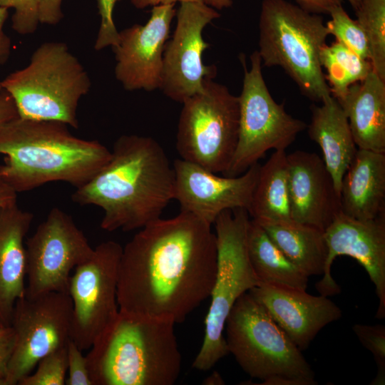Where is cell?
Wrapping results in <instances>:
<instances>
[{
  "mask_svg": "<svg viewBox=\"0 0 385 385\" xmlns=\"http://www.w3.org/2000/svg\"><path fill=\"white\" fill-rule=\"evenodd\" d=\"M217 255L211 225L190 213L148 223L123 247L119 311L183 322L210 297Z\"/></svg>",
  "mask_w": 385,
  "mask_h": 385,
  "instance_id": "cell-1",
  "label": "cell"
},
{
  "mask_svg": "<svg viewBox=\"0 0 385 385\" xmlns=\"http://www.w3.org/2000/svg\"><path fill=\"white\" fill-rule=\"evenodd\" d=\"M174 186L173 168L160 144L148 136L123 135L109 161L71 197L103 210V230L128 232L160 218L174 199Z\"/></svg>",
  "mask_w": 385,
  "mask_h": 385,
  "instance_id": "cell-2",
  "label": "cell"
},
{
  "mask_svg": "<svg viewBox=\"0 0 385 385\" xmlns=\"http://www.w3.org/2000/svg\"><path fill=\"white\" fill-rule=\"evenodd\" d=\"M0 175L16 192L62 181L79 188L109 161L110 151L98 140L72 135L59 121L19 115L0 127Z\"/></svg>",
  "mask_w": 385,
  "mask_h": 385,
  "instance_id": "cell-3",
  "label": "cell"
},
{
  "mask_svg": "<svg viewBox=\"0 0 385 385\" xmlns=\"http://www.w3.org/2000/svg\"><path fill=\"white\" fill-rule=\"evenodd\" d=\"M170 319L118 311L86 355L93 385H173L182 356Z\"/></svg>",
  "mask_w": 385,
  "mask_h": 385,
  "instance_id": "cell-4",
  "label": "cell"
},
{
  "mask_svg": "<svg viewBox=\"0 0 385 385\" xmlns=\"http://www.w3.org/2000/svg\"><path fill=\"white\" fill-rule=\"evenodd\" d=\"M329 35L320 14L286 0L262 1L257 50L262 65L281 67L315 102L331 96L319 59Z\"/></svg>",
  "mask_w": 385,
  "mask_h": 385,
  "instance_id": "cell-5",
  "label": "cell"
},
{
  "mask_svg": "<svg viewBox=\"0 0 385 385\" xmlns=\"http://www.w3.org/2000/svg\"><path fill=\"white\" fill-rule=\"evenodd\" d=\"M19 117L59 121L78 128L77 111L81 98L91 88L88 72L63 42L41 43L29 64L2 81Z\"/></svg>",
  "mask_w": 385,
  "mask_h": 385,
  "instance_id": "cell-6",
  "label": "cell"
},
{
  "mask_svg": "<svg viewBox=\"0 0 385 385\" xmlns=\"http://www.w3.org/2000/svg\"><path fill=\"white\" fill-rule=\"evenodd\" d=\"M246 209L222 212L214 222L217 270L205 320L204 339L192 367L206 371L229 354L223 335L226 319L237 299L260 284L247 248L250 220Z\"/></svg>",
  "mask_w": 385,
  "mask_h": 385,
  "instance_id": "cell-7",
  "label": "cell"
},
{
  "mask_svg": "<svg viewBox=\"0 0 385 385\" xmlns=\"http://www.w3.org/2000/svg\"><path fill=\"white\" fill-rule=\"evenodd\" d=\"M224 329L229 354L252 378L288 376L317 384L302 351L249 292L234 304Z\"/></svg>",
  "mask_w": 385,
  "mask_h": 385,
  "instance_id": "cell-8",
  "label": "cell"
},
{
  "mask_svg": "<svg viewBox=\"0 0 385 385\" xmlns=\"http://www.w3.org/2000/svg\"><path fill=\"white\" fill-rule=\"evenodd\" d=\"M182 103L176 134L181 159L223 174L237 143L238 96L207 78L202 91Z\"/></svg>",
  "mask_w": 385,
  "mask_h": 385,
  "instance_id": "cell-9",
  "label": "cell"
},
{
  "mask_svg": "<svg viewBox=\"0 0 385 385\" xmlns=\"http://www.w3.org/2000/svg\"><path fill=\"white\" fill-rule=\"evenodd\" d=\"M244 77L238 96V138L231 162L223 175L234 177L244 173L270 150L286 149L307 126L295 118L272 97L262 72L257 51L250 56L251 66H246L245 55L240 56Z\"/></svg>",
  "mask_w": 385,
  "mask_h": 385,
  "instance_id": "cell-10",
  "label": "cell"
},
{
  "mask_svg": "<svg viewBox=\"0 0 385 385\" xmlns=\"http://www.w3.org/2000/svg\"><path fill=\"white\" fill-rule=\"evenodd\" d=\"M122 250L115 241L99 244L70 277V339L82 351L91 347L118 313L117 286Z\"/></svg>",
  "mask_w": 385,
  "mask_h": 385,
  "instance_id": "cell-11",
  "label": "cell"
},
{
  "mask_svg": "<svg viewBox=\"0 0 385 385\" xmlns=\"http://www.w3.org/2000/svg\"><path fill=\"white\" fill-rule=\"evenodd\" d=\"M25 296L51 292L68 294L71 271L93 253L87 237L72 217L58 207L26 242Z\"/></svg>",
  "mask_w": 385,
  "mask_h": 385,
  "instance_id": "cell-12",
  "label": "cell"
},
{
  "mask_svg": "<svg viewBox=\"0 0 385 385\" xmlns=\"http://www.w3.org/2000/svg\"><path fill=\"white\" fill-rule=\"evenodd\" d=\"M71 312V299L65 292L24 295L16 301L10 325L15 340L7 385L19 384L43 357L67 344Z\"/></svg>",
  "mask_w": 385,
  "mask_h": 385,
  "instance_id": "cell-13",
  "label": "cell"
},
{
  "mask_svg": "<svg viewBox=\"0 0 385 385\" xmlns=\"http://www.w3.org/2000/svg\"><path fill=\"white\" fill-rule=\"evenodd\" d=\"M176 11V27L167 41L163 56L160 90L171 100L183 103L200 93L204 81L214 78L215 65L202 61V54L210 45L202 36L205 26L219 18L215 8L200 2H182Z\"/></svg>",
  "mask_w": 385,
  "mask_h": 385,
  "instance_id": "cell-14",
  "label": "cell"
},
{
  "mask_svg": "<svg viewBox=\"0 0 385 385\" xmlns=\"http://www.w3.org/2000/svg\"><path fill=\"white\" fill-rule=\"evenodd\" d=\"M327 256L321 280L316 288L326 297L340 292V287L331 274L334 259L341 255L355 259L366 270L375 287L379 300L376 314L385 317V216L371 220H359L342 212L324 231Z\"/></svg>",
  "mask_w": 385,
  "mask_h": 385,
  "instance_id": "cell-15",
  "label": "cell"
},
{
  "mask_svg": "<svg viewBox=\"0 0 385 385\" xmlns=\"http://www.w3.org/2000/svg\"><path fill=\"white\" fill-rule=\"evenodd\" d=\"M260 165L257 163L237 176H219L196 164L176 159L173 165L174 199L179 202L180 211L210 225L225 210L248 211Z\"/></svg>",
  "mask_w": 385,
  "mask_h": 385,
  "instance_id": "cell-16",
  "label": "cell"
},
{
  "mask_svg": "<svg viewBox=\"0 0 385 385\" xmlns=\"http://www.w3.org/2000/svg\"><path fill=\"white\" fill-rule=\"evenodd\" d=\"M175 4L153 6L148 22L134 24L119 31L115 53V76L125 90L160 89L163 56L171 22L176 14Z\"/></svg>",
  "mask_w": 385,
  "mask_h": 385,
  "instance_id": "cell-17",
  "label": "cell"
},
{
  "mask_svg": "<svg viewBox=\"0 0 385 385\" xmlns=\"http://www.w3.org/2000/svg\"><path fill=\"white\" fill-rule=\"evenodd\" d=\"M249 292L302 351L322 329L342 316L327 297L306 290L260 284Z\"/></svg>",
  "mask_w": 385,
  "mask_h": 385,
  "instance_id": "cell-18",
  "label": "cell"
},
{
  "mask_svg": "<svg viewBox=\"0 0 385 385\" xmlns=\"http://www.w3.org/2000/svg\"><path fill=\"white\" fill-rule=\"evenodd\" d=\"M292 220L322 231L342 212L340 195L323 159L315 153L287 154Z\"/></svg>",
  "mask_w": 385,
  "mask_h": 385,
  "instance_id": "cell-19",
  "label": "cell"
},
{
  "mask_svg": "<svg viewBox=\"0 0 385 385\" xmlns=\"http://www.w3.org/2000/svg\"><path fill=\"white\" fill-rule=\"evenodd\" d=\"M34 218L16 203L0 207V323L10 326L16 301L26 292L24 238Z\"/></svg>",
  "mask_w": 385,
  "mask_h": 385,
  "instance_id": "cell-20",
  "label": "cell"
},
{
  "mask_svg": "<svg viewBox=\"0 0 385 385\" xmlns=\"http://www.w3.org/2000/svg\"><path fill=\"white\" fill-rule=\"evenodd\" d=\"M342 212L359 220L384 215L385 153L357 149L342 181Z\"/></svg>",
  "mask_w": 385,
  "mask_h": 385,
  "instance_id": "cell-21",
  "label": "cell"
},
{
  "mask_svg": "<svg viewBox=\"0 0 385 385\" xmlns=\"http://www.w3.org/2000/svg\"><path fill=\"white\" fill-rule=\"evenodd\" d=\"M338 102L358 148L385 153V80L372 70Z\"/></svg>",
  "mask_w": 385,
  "mask_h": 385,
  "instance_id": "cell-22",
  "label": "cell"
},
{
  "mask_svg": "<svg viewBox=\"0 0 385 385\" xmlns=\"http://www.w3.org/2000/svg\"><path fill=\"white\" fill-rule=\"evenodd\" d=\"M311 121L307 126L311 140L320 147L323 161L340 195L342 178L357 150L347 116L332 95L320 106H311Z\"/></svg>",
  "mask_w": 385,
  "mask_h": 385,
  "instance_id": "cell-23",
  "label": "cell"
},
{
  "mask_svg": "<svg viewBox=\"0 0 385 385\" xmlns=\"http://www.w3.org/2000/svg\"><path fill=\"white\" fill-rule=\"evenodd\" d=\"M255 221L284 255L309 277L322 275L327 256L324 231L292 220Z\"/></svg>",
  "mask_w": 385,
  "mask_h": 385,
  "instance_id": "cell-24",
  "label": "cell"
},
{
  "mask_svg": "<svg viewBox=\"0 0 385 385\" xmlns=\"http://www.w3.org/2000/svg\"><path fill=\"white\" fill-rule=\"evenodd\" d=\"M247 248L260 284L307 289L309 277L284 255L253 219L247 225Z\"/></svg>",
  "mask_w": 385,
  "mask_h": 385,
  "instance_id": "cell-25",
  "label": "cell"
},
{
  "mask_svg": "<svg viewBox=\"0 0 385 385\" xmlns=\"http://www.w3.org/2000/svg\"><path fill=\"white\" fill-rule=\"evenodd\" d=\"M255 220H292L289 200V169L285 150H275L260 165L257 184L248 210Z\"/></svg>",
  "mask_w": 385,
  "mask_h": 385,
  "instance_id": "cell-26",
  "label": "cell"
},
{
  "mask_svg": "<svg viewBox=\"0 0 385 385\" xmlns=\"http://www.w3.org/2000/svg\"><path fill=\"white\" fill-rule=\"evenodd\" d=\"M319 59L327 71L326 81L330 93L338 101L342 99L349 87L363 81L372 71L369 60L364 59L335 41L322 47Z\"/></svg>",
  "mask_w": 385,
  "mask_h": 385,
  "instance_id": "cell-27",
  "label": "cell"
},
{
  "mask_svg": "<svg viewBox=\"0 0 385 385\" xmlns=\"http://www.w3.org/2000/svg\"><path fill=\"white\" fill-rule=\"evenodd\" d=\"M355 12L368 41L372 70L385 80V0H361Z\"/></svg>",
  "mask_w": 385,
  "mask_h": 385,
  "instance_id": "cell-28",
  "label": "cell"
},
{
  "mask_svg": "<svg viewBox=\"0 0 385 385\" xmlns=\"http://www.w3.org/2000/svg\"><path fill=\"white\" fill-rule=\"evenodd\" d=\"M329 15L331 18L326 24V26L329 35H333L337 41L347 47L359 57L369 61L368 41L357 21L349 16L342 4L334 7Z\"/></svg>",
  "mask_w": 385,
  "mask_h": 385,
  "instance_id": "cell-29",
  "label": "cell"
},
{
  "mask_svg": "<svg viewBox=\"0 0 385 385\" xmlns=\"http://www.w3.org/2000/svg\"><path fill=\"white\" fill-rule=\"evenodd\" d=\"M36 370L24 377L19 385H64L67 373V344L43 357Z\"/></svg>",
  "mask_w": 385,
  "mask_h": 385,
  "instance_id": "cell-30",
  "label": "cell"
},
{
  "mask_svg": "<svg viewBox=\"0 0 385 385\" xmlns=\"http://www.w3.org/2000/svg\"><path fill=\"white\" fill-rule=\"evenodd\" d=\"M352 329L361 344L373 354L376 362V375L370 384H385V327L355 324Z\"/></svg>",
  "mask_w": 385,
  "mask_h": 385,
  "instance_id": "cell-31",
  "label": "cell"
},
{
  "mask_svg": "<svg viewBox=\"0 0 385 385\" xmlns=\"http://www.w3.org/2000/svg\"><path fill=\"white\" fill-rule=\"evenodd\" d=\"M39 0H0V6L13 9L12 29L19 34L34 33L39 22Z\"/></svg>",
  "mask_w": 385,
  "mask_h": 385,
  "instance_id": "cell-32",
  "label": "cell"
},
{
  "mask_svg": "<svg viewBox=\"0 0 385 385\" xmlns=\"http://www.w3.org/2000/svg\"><path fill=\"white\" fill-rule=\"evenodd\" d=\"M120 0H96L100 26L94 44V49L101 51L108 46H115L119 41V31L113 20L115 4Z\"/></svg>",
  "mask_w": 385,
  "mask_h": 385,
  "instance_id": "cell-33",
  "label": "cell"
},
{
  "mask_svg": "<svg viewBox=\"0 0 385 385\" xmlns=\"http://www.w3.org/2000/svg\"><path fill=\"white\" fill-rule=\"evenodd\" d=\"M67 364L66 385H93L86 356L71 339L67 343Z\"/></svg>",
  "mask_w": 385,
  "mask_h": 385,
  "instance_id": "cell-34",
  "label": "cell"
},
{
  "mask_svg": "<svg viewBox=\"0 0 385 385\" xmlns=\"http://www.w3.org/2000/svg\"><path fill=\"white\" fill-rule=\"evenodd\" d=\"M14 340L13 328L11 326H0V385H7L9 364Z\"/></svg>",
  "mask_w": 385,
  "mask_h": 385,
  "instance_id": "cell-35",
  "label": "cell"
},
{
  "mask_svg": "<svg viewBox=\"0 0 385 385\" xmlns=\"http://www.w3.org/2000/svg\"><path fill=\"white\" fill-rule=\"evenodd\" d=\"M63 0H39L38 18L41 24L56 25L63 19Z\"/></svg>",
  "mask_w": 385,
  "mask_h": 385,
  "instance_id": "cell-36",
  "label": "cell"
},
{
  "mask_svg": "<svg viewBox=\"0 0 385 385\" xmlns=\"http://www.w3.org/2000/svg\"><path fill=\"white\" fill-rule=\"evenodd\" d=\"M130 1L135 8L140 9L160 4H175L177 2H200L217 10H221L231 6L232 4V0H130Z\"/></svg>",
  "mask_w": 385,
  "mask_h": 385,
  "instance_id": "cell-37",
  "label": "cell"
},
{
  "mask_svg": "<svg viewBox=\"0 0 385 385\" xmlns=\"http://www.w3.org/2000/svg\"><path fill=\"white\" fill-rule=\"evenodd\" d=\"M298 5L314 14H327L336 6L342 4V0H296Z\"/></svg>",
  "mask_w": 385,
  "mask_h": 385,
  "instance_id": "cell-38",
  "label": "cell"
},
{
  "mask_svg": "<svg viewBox=\"0 0 385 385\" xmlns=\"http://www.w3.org/2000/svg\"><path fill=\"white\" fill-rule=\"evenodd\" d=\"M8 14L9 9L0 6V66L6 62L11 53V40L4 31Z\"/></svg>",
  "mask_w": 385,
  "mask_h": 385,
  "instance_id": "cell-39",
  "label": "cell"
},
{
  "mask_svg": "<svg viewBox=\"0 0 385 385\" xmlns=\"http://www.w3.org/2000/svg\"><path fill=\"white\" fill-rule=\"evenodd\" d=\"M18 115L13 98L4 90L0 96V127Z\"/></svg>",
  "mask_w": 385,
  "mask_h": 385,
  "instance_id": "cell-40",
  "label": "cell"
},
{
  "mask_svg": "<svg viewBox=\"0 0 385 385\" xmlns=\"http://www.w3.org/2000/svg\"><path fill=\"white\" fill-rule=\"evenodd\" d=\"M17 192L0 175V207L16 203Z\"/></svg>",
  "mask_w": 385,
  "mask_h": 385,
  "instance_id": "cell-41",
  "label": "cell"
},
{
  "mask_svg": "<svg viewBox=\"0 0 385 385\" xmlns=\"http://www.w3.org/2000/svg\"><path fill=\"white\" fill-rule=\"evenodd\" d=\"M262 385H309L303 379L292 378L288 376H274L263 381Z\"/></svg>",
  "mask_w": 385,
  "mask_h": 385,
  "instance_id": "cell-42",
  "label": "cell"
},
{
  "mask_svg": "<svg viewBox=\"0 0 385 385\" xmlns=\"http://www.w3.org/2000/svg\"><path fill=\"white\" fill-rule=\"evenodd\" d=\"M202 384L206 385H222L225 384V381L221 375L215 371L207 377Z\"/></svg>",
  "mask_w": 385,
  "mask_h": 385,
  "instance_id": "cell-43",
  "label": "cell"
},
{
  "mask_svg": "<svg viewBox=\"0 0 385 385\" xmlns=\"http://www.w3.org/2000/svg\"><path fill=\"white\" fill-rule=\"evenodd\" d=\"M347 1L351 4V6H352L354 11H356L359 8L361 1V0H347Z\"/></svg>",
  "mask_w": 385,
  "mask_h": 385,
  "instance_id": "cell-44",
  "label": "cell"
},
{
  "mask_svg": "<svg viewBox=\"0 0 385 385\" xmlns=\"http://www.w3.org/2000/svg\"><path fill=\"white\" fill-rule=\"evenodd\" d=\"M4 91V89L1 85V81H0V96L1 95V93Z\"/></svg>",
  "mask_w": 385,
  "mask_h": 385,
  "instance_id": "cell-45",
  "label": "cell"
},
{
  "mask_svg": "<svg viewBox=\"0 0 385 385\" xmlns=\"http://www.w3.org/2000/svg\"><path fill=\"white\" fill-rule=\"evenodd\" d=\"M0 326H4V325H2V324L0 323Z\"/></svg>",
  "mask_w": 385,
  "mask_h": 385,
  "instance_id": "cell-46",
  "label": "cell"
}]
</instances>
